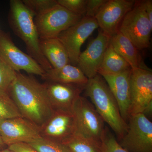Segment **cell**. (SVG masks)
Masks as SVG:
<instances>
[{
	"label": "cell",
	"mask_w": 152,
	"mask_h": 152,
	"mask_svg": "<svg viewBox=\"0 0 152 152\" xmlns=\"http://www.w3.org/2000/svg\"><path fill=\"white\" fill-rule=\"evenodd\" d=\"M22 1L35 16L50 10L58 4L57 0H23Z\"/></svg>",
	"instance_id": "26"
},
{
	"label": "cell",
	"mask_w": 152,
	"mask_h": 152,
	"mask_svg": "<svg viewBox=\"0 0 152 152\" xmlns=\"http://www.w3.org/2000/svg\"><path fill=\"white\" fill-rule=\"evenodd\" d=\"M102 152H128L121 146L114 135L105 127L101 139Z\"/></svg>",
	"instance_id": "24"
},
{
	"label": "cell",
	"mask_w": 152,
	"mask_h": 152,
	"mask_svg": "<svg viewBox=\"0 0 152 152\" xmlns=\"http://www.w3.org/2000/svg\"><path fill=\"white\" fill-rule=\"evenodd\" d=\"M110 38L100 30L96 37L79 56L77 66L88 79L92 78L98 75L105 52L110 43Z\"/></svg>",
	"instance_id": "14"
},
{
	"label": "cell",
	"mask_w": 152,
	"mask_h": 152,
	"mask_svg": "<svg viewBox=\"0 0 152 152\" xmlns=\"http://www.w3.org/2000/svg\"><path fill=\"white\" fill-rule=\"evenodd\" d=\"M0 152H14L11 151L8 148H7L4 149L0 150Z\"/></svg>",
	"instance_id": "33"
},
{
	"label": "cell",
	"mask_w": 152,
	"mask_h": 152,
	"mask_svg": "<svg viewBox=\"0 0 152 152\" xmlns=\"http://www.w3.org/2000/svg\"><path fill=\"white\" fill-rule=\"evenodd\" d=\"M152 31V26L145 10L144 1H136L132 8L123 19L119 31L140 50L150 46Z\"/></svg>",
	"instance_id": "4"
},
{
	"label": "cell",
	"mask_w": 152,
	"mask_h": 152,
	"mask_svg": "<svg viewBox=\"0 0 152 152\" xmlns=\"http://www.w3.org/2000/svg\"><path fill=\"white\" fill-rule=\"evenodd\" d=\"M130 116L142 113L152 102V72L150 69H132Z\"/></svg>",
	"instance_id": "12"
},
{
	"label": "cell",
	"mask_w": 152,
	"mask_h": 152,
	"mask_svg": "<svg viewBox=\"0 0 152 152\" xmlns=\"http://www.w3.org/2000/svg\"><path fill=\"white\" fill-rule=\"evenodd\" d=\"M110 43L132 69H148L142 62L139 50L128 38L118 31L110 38Z\"/></svg>",
	"instance_id": "17"
},
{
	"label": "cell",
	"mask_w": 152,
	"mask_h": 152,
	"mask_svg": "<svg viewBox=\"0 0 152 152\" xmlns=\"http://www.w3.org/2000/svg\"><path fill=\"white\" fill-rule=\"evenodd\" d=\"M10 97L23 118L40 128L54 111L43 83L17 73L9 91Z\"/></svg>",
	"instance_id": "1"
},
{
	"label": "cell",
	"mask_w": 152,
	"mask_h": 152,
	"mask_svg": "<svg viewBox=\"0 0 152 152\" xmlns=\"http://www.w3.org/2000/svg\"><path fill=\"white\" fill-rule=\"evenodd\" d=\"M0 57L17 72L23 71L42 77L45 72L35 60L15 45L9 33L1 30Z\"/></svg>",
	"instance_id": "8"
},
{
	"label": "cell",
	"mask_w": 152,
	"mask_h": 152,
	"mask_svg": "<svg viewBox=\"0 0 152 152\" xmlns=\"http://www.w3.org/2000/svg\"><path fill=\"white\" fill-rule=\"evenodd\" d=\"M60 5L71 12L84 17L86 13L87 0H57Z\"/></svg>",
	"instance_id": "27"
},
{
	"label": "cell",
	"mask_w": 152,
	"mask_h": 152,
	"mask_svg": "<svg viewBox=\"0 0 152 152\" xmlns=\"http://www.w3.org/2000/svg\"><path fill=\"white\" fill-rule=\"evenodd\" d=\"M40 132L43 138L64 144L77 134L75 116L72 111L54 110Z\"/></svg>",
	"instance_id": "10"
},
{
	"label": "cell",
	"mask_w": 152,
	"mask_h": 152,
	"mask_svg": "<svg viewBox=\"0 0 152 152\" xmlns=\"http://www.w3.org/2000/svg\"><path fill=\"white\" fill-rule=\"evenodd\" d=\"M98 28L94 18L85 16L57 37L67 52L71 64L77 66L82 45Z\"/></svg>",
	"instance_id": "9"
},
{
	"label": "cell",
	"mask_w": 152,
	"mask_h": 152,
	"mask_svg": "<svg viewBox=\"0 0 152 152\" xmlns=\"http://www.w3.org/2000/svg\"><path fill=\"white\" fill-rule=\"evenodd\" d=\"M17 73L0 57V95L10 96L9 89Z\"/></svg>",
	"instance_id": "22"
},
{
	"label": "cell",
	"mask_w": 152,
	"mask_h": 152,
	"mask_svg": "<svg viewBox=\"0 0 152 152\" xmlns=\"http://www.w3.org/2000/svg\"><path fill=\"white\" fill-rule=\"evenodd\" d=\"M142 113L144 114L149 119V117H152V102L146 107L144 110L143 112Z\"/></svg>",
	"instance_id": "31"
},
{
	"label": "cell",
	"mask_w": 152,
	"mask_h": 152,
	"mask_svg": "<svg viewBox=\"0 0 152 152\" xmlns=\"http://www.w3.org/2000/svg\"><path fill=\"white\" fill-rule=\"evenodd\" d=\"M127 131L121 139L128 152H152V123L143 113L130 116Z\"/></svg>",
	"instance_id": "6"
},
{
	"label": "cell",
	"mask_w": 152,
	"mask_h": 152,
	"mask_svg": "<svg viewBox=\"0 0 152 152\" xmlns=\"http://www.w3.org/2000/svg\"><path fill=\"white\" fill-rule=\"evenodd\" d=\"M28 144L39 152H70L64 144L42 137L37 139Z\"/></svg>",
	"instance_id": "23"
},
{
	"label": "cell",
	"mask_w": 152,
	"mask_h": 152,
	"mask_svg": "<svg viewBox=\"0 0 152 152\" xmlns=\"http://www.w3.org/2000/svg\"><path fill=\"white\" fill-rule=\"evenodd\" d=\"M35 16L22 1H10L8 17L10 27L14 34L24 43L28 54L46 71L52 67L41 52L40 39L34 20Z\"/></svg>",
	"instance_id": "2"
},
{
	"label": "cell",
	"mask_w": 152,
	"mask_h": 152,
	"mask_svg": "<svg viewBox=\"0 0 152 152\" xmlns=\"http://www.w3.org/2000/svg\"><path fill=\"white\" fill-rule=\"evenodd\" d=\"M64 145L70 152H102L101 141L77 134Z\"/></svg>",
	"instance_id": "21"
},
{
	"label": "cell",
	"mask_w": 152,
	"mask_h": 152,
	"mask_svg": "<svg viewBox=\"0 0 152 152\" xmlns=\"http://www.w3.org/2000/svg\"><path fill=\"white\" fill-rule=\"evenodd\" d=\"M41 52L53 69H58L70 64L67 52L57 38L40 39Z\"/></svg>",
	"instance_id": "19"
},
{
	"label": "cell",
	"mask_w": 152,
	"mask_h": 152,
	"mask_svg": "<svg viewBox=\"0 0 152 152\" xmlns=\"http://www.w3.org/2000/svg\"><path fill=\"white\" fill-rule=\"evenodd\" d=\"M21 117L10 96L0 95V120Z\"/></svg>",
	"instance_id": "25"
},
{
	"label": "cell",
	"mask_w": 152,
	"mask_h": 152,
	"mask_svg": "<svg viewBox=\"0 0 152 152\" xmlns=\"http://www.w3.org/2000/svg\"><path fill=\"white\" fill-rule=\"evenodd\" d=\"M83 18L71 12L58 4L34 18L40 39L57 38Z\"/></svg>",
	"instance_id": "5"
},
{
	"label": "cell",
	"mask_w": 152,
	"mask_h": 152,
	"mask_svg": "<svg viewBox=\"0 0 152 152\" xmlns=\"http://www.w3.org/2000/svg\"><path fill=\"white\" fill-rule=\"evenodd\" d=\"M84 90L104 122L121 140L127 131L128 124L121 116L118 103L103 78L98 74L88 79Z\"/></svg>",
	"instance_id": "3"
},
{
	"label": "cell",
	"mask_w": 152,
	"mask_h": 152,
	"mask_svg": "<svg viewBox=\"0 0 152 152\" xmlns=\"http://www.w3.org/2000/svg\"><path fill=\"white\" fill-rule=\"evenodd\" d=\"M145 10L150 23L152 26V1L151 0L144 1Z\"/></svg>",
	"instance_id": "30"
},
{
	"label": "cell",
	"mask_w": 152,
	"mask_h": 152,
	"mask_svg": "<svg viewBox=\"0 0 152 152\" xmlns=\"http://www.w3.org/2000/svg\"><path fill=\"white\" fill-rule=\"evenodd\" d=\"M75 118L77 134L101 141L104 129V122L93 104L80 96L72 109Z\"/></svg>",
	"instance_id": "7"
},
{
	"label": "cell",
	"mask_w": 152,
	"mask_h": 152,
	"mask_svg": "<svg viewBox=\"0 0 152 152\" xmlns=\"http://www.w3.org/2000/svg\"><path fill=\"white\" fill-rule=\"evenodd\" d=\"M108 0H87L85 17L95 18ZM84 16V17H85Z\"/></svg>",
	"instance_id": "28"
},
{
	"label": "cell",
	"mask_w": 152,
	"mask_h": 152,
	"mask_svg": "<svg viewBox=\"0 0 152 152\" xmlns=\"http://www.w3.org/2000/svg\"><path fill=\"white\" fill-rule=\"evenodd\" d=\"M130 69L132 68L129 64L109 43L98 74H119Z\"/></svg>",
	"instance_id": "20"
},
{
	"label": "cell",
	"mask_w": 152,
	"mask_h": 152,
	"mask_svg": "<svg viewBox=\"0 0 152 152\" xmlns=\"http://www.w3.org/2000/svg\"><path fill=\"white\" fill-rule=\"evenodd\" d=\"M43 84L54 110L72 111L74 104L86 87L53 82L46 81Z\"/></svg>",
	"instance_id": "16"
},
{
	"label": "cell",
	"mask_w": 152,
	"mask_h": 152,
	"mask_svg": "<svg viewBox=\"0 0 152 152\" xmlns=\"http://www.w3.org/2000/svg\"><path fill=\"white\" fill-rule=\"evenodd\" d=\"M6 146H7V145L4 143L1 136H0V150L4 149Z\"/></svg>",
	"instance_id": "32"
},
{
	"label": "cell",
	"mask_w": 152,
	"mask_h": 152,
	"mask_svg": "<svg viewBox=\"0 0 152 152\" xmlns=\"http://www.w3.org/2000/svg\"><path fill=\"white\" fill-rule=\"evenodd\" d=\"M42 78L46 81L80 85L86 86L88 79L77 66L71 64L58 69L46 71Z\"/></svg>",
	"instance_id": "18"
},
{
	"label": "cell",
	"mask_w": 152,
	"mask_h": 152,
	"mask_svg": "<svg viewBox=\"0 0 152 152\" xmlns=\"http://www.w3.org/2000/svg\"><path fill=\"white\" fill-rule=\"evenodd\" d=\"M132 71L130 69L117 74H98L107 84L118 103L121 116L127 124L131 106Z\"/></svg>",
	"instance_id": "15"
},
{
	"label": "cell",
	"mask_w": 152,
	"mask_h": 152,
	"mask_svg": "<svg viewBox=\"0 0 152 152\" xmlns=\"http://www.w3.org/2000/svg\"><path fill=\"white\" fill-rule=\"evenodd\" d=\"M8 148L14 152H39L27 143L14 144L9 146Z\"/></svg>",
	"instance_id": "29"
},
{
	"label": "cell",
	"mask_w": 152,
	"mask_h": 152,
	"mask_svg": "<svg viewBox=\"0 0 152 152\" xmlns=\"http://www.w3.org/2000/svg\"><path fill=\"white\" fill-rule=\"evenodd\" d=\"M0 136L7 146L42 137L40 128L22 116L0 120Z\"/></svg>",
	"instance_id": "11"
},
{
	"label": "cell",
	"mask_w": 152,
	"mask_h": 152,
	"mask_svg": "<svg viewBox=\"0 0 152 152\" xmlns=\"http://www.w3.org/2000/svg\"><path fill=\"white\" fill-rule=\"evenodd\" d=\"M133 0H108L95 17L99 28L110 37L118 31L127 13L135 3Z\"/></svg>",
	"instance_id": "13"
}]
</instances>
